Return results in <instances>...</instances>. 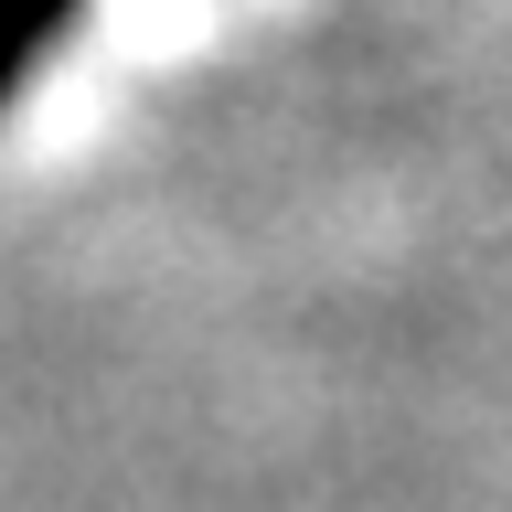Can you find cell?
Here are the masks:
<instances>
[{"label":"cell","mask_w":512,"mask_h":512,"mask_svg":"<svg viewBox=\"0 0 512 512\" xmlns=\"http://www.w3.org/2000/svg\"><path fill=\"white\" fill-rule=\"evenodd\" d=\"M54 22H64V0H0V32H11V43H43Z\"/></svg>","instance_id":"obj_1"}]
</instances>
